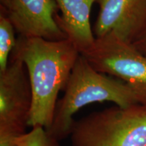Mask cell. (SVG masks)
Here are the masks:
<instances>
[{
	"mask_svg": "<svg viewBox=\"0 0 146 146\" xmlns=\"http://www.w3.org/2000/svg\"><path fill=\"white\" fill-rule=\"evenodd\" d=\"M10 56L26 66L31 85L33 104L29 127L48 130L52 124L60 91L64 90L80 52L70 40L16 38Z\"/></svg>",
	"mask_w": 146,
	"mask_h": 146,
	"instance_id": "6da1fadb",
	"label": "cell"
},
{
	"mask_svg": "<svg viewBox=\"0 0 146 146\" xmlns=\"http://www.w3.org/2000/svg\"><path fill=\"white\" fill-rule=\"evenodd\" d=\"M58 100L49 133L58 141L70 137L73 116L81 108L96 102H112L121 108L146 104V97L121 80L95 70L80 54Z\"/></svg>",
	"mask_w": 146,
	"mask_h": 146,
	"instance_id": "7a4b0ae2",
	"label": "cell"
},
{
	"mask_svg": "<svg viewBox=\"0 0 146 146\" xmlns=\"http://www.w3.org/2000/svg\"><path fill=\"white\" fill-rule=\"evenodd\" d=\"M72 146H146V104L115 106L74 120Z\"/></svg>",
	"mask_w": 146,
	"mask_h": 146,
	"instance_id": "3957f363",
	"label": "cell"
},
{
	"mask_svg": "<svg viewBox=\"0 0 146 146\" xmlns=\"http://www.w3.org/2000/svg\"><path fill=\"white\" fill-rule=\"evenodd\" d=\"M81 54L98 72L121 80L146 97V56L110 33Z\"/></svg>",
	"mask_w": 146,
	"mask_h": 146,
	"instance_id": "277c9868",
	"label": "cell"
},
{
	"mask_svg": "<svg viewBox=\"0 0 146 146\" xmlns=\"http://www.w3.org/2000/svg\"><path fill=\"white\" fill-rule=\"evenodd\" d=\"M32 104L26 66L10 56L6 69L0 72V136L17 137L27 133Z\"/></svg>",
	"mask_w": 146,
	"mask_h": 146,
	"instance_id": "5b68a950",
	"label": "cell"
},
{
	"mask_svg": "<svg viewBox=\"0 0 146 146\" xmlns=\"http://www.w3.org/2000/svg\"><path fill=\"white\" fill-rule=\"evenodd\" d=\"M100 11L93 27L96 38L112 33L131 45L146 33V0H97Z\"/></svg>",
	"mask_w": 146,
	"mask_h": 146,
	"instance_id": "8992f818",
	"label": "cell"
},
{
	"mask_svg": "<svg viewBox=\"0 0 146 146\" xmlns=\"http://www.w3.org/2000/svg\"><path fill=\"white\" fill-rule=\"evenodd\" d=\"M58 10L56 0H10L6 7L0 6L18 36L49 41L67 39L55 19Z\"/></svg>",
	"mask_w": 146,
	"mask_h": 146,
	"instance_id": "52a82bcc",
	"label": "cell"
},
{
	"mask_svg": "<svg viewBox=\"0 0 146 146\" xmlns=\"http://www.w3.org/2000/svg\"><path fill=\"white\" fill-rule=\"evenodd\" d=\"M61 14L55 19L67 39L75 45L80 54L94 44L95 37L91 27L90 14L97 0H56Z\"/></svg>",
	"mask_w": 146,
	"mask_h": 146,
	"instance_id": "ba28073f",
	"label": "cell"
},
{
	"mask_svg": "<svg viewBox=\"0 0 146 146\" xmlns=\"http://www.w3.org/2000/svg\"><path fill=\"white\" fill-rule=\"evenodd\" d=\"M15 32L9 18L0 12V72L6 69L11 53L16 44Z\"/></svg>",
	"mask_w": 146,
	"mask_h": 146,
	"instance_id": "9c48e42d",
	"label": "cell"
},
{
	"mask_svg": "<svg viewBox=\"0 0 146 146\" xmlns=\"http://www.w3.org/2000/svg\"><path fill=\"white\" fill-rule=\"evenodd\" d=\"M15 141L18 146H60V141L39 125L32 127L30 132L16 137Z\"/></svg>",
	"mask_w": 146,
	"mask_h": 146,
	"instance_id": "30bf717a",
	"label": "cell"
},
{
	"mask_svg": "<svg viewBox=\"0 0 146 146\" xmlns=\"http://www.w3.org/2000/svg\"><path fill=\"white\" fill-rule=\"evenodd\" d=\"M16 137L0 136V146H18L15 141Z\"/></svg>",
	"mask_w": 146,
	"mask_h": 146,
	"instance_id": "8fae6325",
	"label": "cell"
},
{
	"mask_svg": "<svg viewBox=\"0 0 146 146\" xmlns=\"http://www.w3.org/2000/svg\"><path fill=\"white\" fill-rule=\"evenodd\" d=\"M134 46L144 56H146V33L141 41H139L137 43L134 45Z\"/></svg>",
	"mask_w": 146,
	"mask_h": 146,
	"instance_id": "7c38bea8",
	"label": "cell"
}]
</instances>
